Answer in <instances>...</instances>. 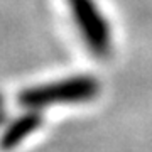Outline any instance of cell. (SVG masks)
<instances>
[{"instance_id":"obj_1","label":"cell","mask_w":152,"mask_h":152,"mask_svg":"<svg viewBox=\"0 0 152 152\" xmlns=\"http://www.w3.org/2000/svg\"><path fill=\"white\" fill-rule=\"evenodd\" d=\"M100 83L91 76H73L19 93V103L27 108H42L56 103H76L96 96Z\"/></svg>"},{"instance_id":"obj_2","label":"cell","mask_w":152,"mask_h":152,"mask_svg":"<svg viewBox=\"0 0 152 152\" xmlns=\"http://www.w3.org/2000/svg\"><path fill=\"white\" fill-rule=\"evenodd\" d=\"M75 22L86 46L95 56L105 58L112 49L110 26L93 0H68Z\"/></svg>"},{"instance_id":"obj_3","label":"cell","mask_w":152,"mask_h":152,"mask_svg":"<svg viewBox=\"0 0 152 152\" xmlns=\"http://www.w3.org/2000/svg\"><path fill=\"white\" fill-rule=\"evenodd\" d=\"M42 120L44 117L37 108H31L29 112L22 113L19 118H15L4 132V137H2L4 151H9V149H14L15 145H19L22 139H26L29 134H32L42 124Z\"/></svg>"}]
</instances>
